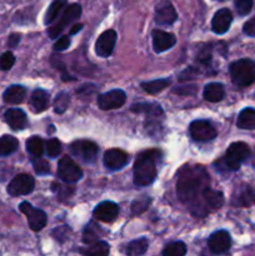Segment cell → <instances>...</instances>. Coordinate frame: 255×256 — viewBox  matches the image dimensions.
I'll list each match as a JSON object with an SVG mask.
<instances>
[{
    "label": "cell",
    "mask_w": 255,
    "mask_h": 256,
    "mask_svg": "<svg viewBox=\"0 0 255 256\" xmlns=\"http://www.w3.org/2000/svg\"><path fill=\"white\" fill-rule=\"evenodd\" d=\"M209 184V175L202 168H185L180 172L176 184L178 196L182 202H192L196 200L200 192H204Z\"/></svg>",
    "instance_id": "obj_1"
},
{
    "label": "cell",
    "mask_w": 255,
    "mask_h": 256,
    "mask_svg": "<svg viewBox=\"0 0 255 256\" xmlns=\"http://www.w3.org/2000/svg\"><path fill=\"white\" fill-rule=\"evenodd\" d=\"M159 152H145L138 156L134 165V182L140 186L152 184L156 178V158Z\"/></svg>",
    "instance_id": "obj_2"
},
{
    "label": "cell",
    "mask_w": 255,
    "mask_h": 256,
    "mask_svg": "<svg viewBox=\"0 0 255 256\" xmlns=\"http://www.w3.org/2000/svg\"><path fill=\"white\" fill-rule=\"evenodd\" d=\"M230 76L238 86H248L255 82V62L252 59H240L230 65Z\"/></svg>",
    "instance_id": "obj_3"
},
{
    "label": "cell",
    "mask_w": 255,
    "mask_h": 256,
    "mask_svg": "<svg viewBox=\"0 0 255 256\" xmlns=\"http://www.w3.org/2000/svg\"><path fill=\"white\" fill-rule=\"evenodd\" d=\"M250 156V148L245 142H232L225 154V166L229 170H238L240 165Z\"/></svg>",
    "instance_id": "obj_4"
},
{
    "label": "cell",
    "mask_w": 255,
    "mask_h": 256,
    "mask_svg": "<svg viewBox=\"0 0 255 256\" xmlns=\"http://www.w3.org/2000/svg\"><path fill=\"white\" fill-rule=\"evenodd\" d=\"M58 175L65 182H76L82 179V172L74 160L64 156L58 164Z\"/></svg>",
    "instance_id": "obj_5"
},
{
    "label": "cell",
    "mask_w": 255,
    "mask_h": 256,
    "mask_svg": "<svg viewBox=\"0 0 255 256\" xmlns=\"http://www.w3.org/2000/svg\"><path fill=\"white\" fill-rule=\"evenodd\" d=\"M19 209L28 218L30 229L34 230V232H40L42 229H44V226L46 225L48 218L42 210L36 209V208H34L32 204L26 202H22Z\"/></svg>",
    "instance_id": "obj_6"
},
{
    "label": "cell",
    "mask_w": 255,
    "mask_h": 256,
    "mask_svg": "<svg viewBox=\"0 0 255 256\" xmlns=\"http://www.w3.org/2000/svg\"><path fill=\"white\" fill-rule=\"evenodd\" d=\"M98 146L89 140H76L70 145V152L74 156L84 162H92L96 159Z\"/></svg>",
    "instance_id": "obj_7"
},
{
    "label": "cell",
    "mask_w": 255,
    "mask_h": 256,
    "mask_svg": "<svg viewBox=\"0 0 255 256\" xmlns=\"http://www.w3.org/2000/svg\"><path fill=\"white\" fill-rule=\"evenodd\" d=\"M80 15H82V6H80L79 4L69 5V6L64 10V12H62V18H60V20L58 22V24H55L54 26H52L49 29V36L52 38V39H56L58 35L62 32V29L72 22L79 19Z\"/></svg>",
    "instance_id": "obj_8"
},
{
    "label": "cell",
    "mask_w": 255,
    "mask_h": 256,
    "mask_svg": "<svg viewBox=\"0 0 255 256\" xmlns=\"http://www.w3.org/2000/svg\"><path fill=\"white\" fill-rule=\"evenodd\" d=\"M190 135L196 142H210L216 136V130L208 120H195L190 124Z\"/></svg>",
    "instance_id": "obj_9"
},
{
    "label": "cell",
    "mask_w": 255,
    "mask_h": 256,
    "mask_svg": "<svg viewBox=\"0 0 255 256\" xmlns=\"http://www.w3.org/2000/svg\"><path fill=\"white\" fill-rule=\"evenodd\" d=\"M35 182L30 175L19 174L10 182L8 185V192L12 196H22V195H28L34 189Z\"/></svg>",
    "instance_id": "obj_10"
},
{
    "label": "cell",
    "mask_w": 255,
    "mask_h": 256,
    "mask_svg": "<svg viewBox=\"0 0 255 256\" xmlns=\"http://www.w3.org/2000/svg\"><path fill=\"white\" fill-rule=\"evenodd\" d=\"M126 95L122 89H114L104 92L98 98V105L102 110H112L122 108L125 104Z\"/></svg>",
    "instance_id": "obj_11"
},
{
    "label": "cell",
    "mask_w": 255,
    "mask_h": 256,
    "mask_svg": "<svg viewBox=\"0 0 255 256\" xmlns=\"http://www.w3.org/2000/svg\"><path fill=\"white\" fill-rule=\"evenodd\" d=\"M116 42V32L115 30H106L98 38L95 42V52L102 58H108L112 52Z\"/></svg>",
    "instance_id": "obj_12"
},
{
    "label": "cell",
    "mask_w": 255,
    "mask_h": 256,
    "mask_svg": "<svg viewBox=\"0 0 255 256\" xmlns=\"http://www.w3.org/2000/svg\"><path fill=\"white\" fill-rule=\"evenodd\" d=\"M208 244H209V249L212 254H224L232 246V238H230L228 232L219 230V232H215L209 238V242Z\"/></svg>",
    "instance_id": "obj_13"
},
{
    "label": "cell",
    "mask_w": 255,
    "mask_h": 256,
    "mask_svg": "<svg viewBox=\"0 0 255 256\" xmlns=\"http://www.w3.org/2000/svg\"><path fill=\"white\" fill-rule=\"evenodd\" d=\"M129 162L126 152L120 149H110L104 154V165L110 170H119Z\"/></svg>",
    "instance_id": "obj_14"
},
{
    "label": "cell",
    "mask_w": 255,
    "mask_h": 256,
    "mask_svg": "<svg viewBox=\"0 0 255 256\" xmlns=\"http://www.w3.org/2000/svg\"><path fill=\"white\" fill-rule=\"evenodd\" d=\"M119 214V206L112 202H102L94 209V218L99 222H110Z\"/></svg>",
    "instance_id": "obj_15"
},
{
    "label": "cell",
    "mask_w": 255,
    "mask_h": 256,
    "mask_svg": "<svg viewBox=\"0 0 255 256\" xmlns=\"http://www.w3.org/2000/svg\"><path fill=\"white\" fill-rule=\"evenodd\" d=\"M232 22V14L229 9L222 8V9L218 10L212 20V32H216V34H224V32H226L229 30Z\"/></svg>",
    "instance_id": "obj_16"
},
{
    "label": "cell",
    "mask_w": 255,
    "mask_h": 256,
    "mask_svg": "<svg viewBox=\"0 0 255 256\" xmlns=\"http://www.w3.org/2000/svg\"><path fill=\"white\" fill-rule=\"evenodd\" d=\"M176 42V38L172 32H162V30H154L152 32V46L156 52H166L172 48Z\"/></svg>",
    "instance_id": "obj_17"
},
{
    "label": "cell",
    "mask_w": 255,
    "mask_h": 256,
    "mask_svg": "<svg viewBox=\"0 0 255 256\" xmlns=\"http://www.w3.org/2000/svg\"><path fill=\"white\" fill-rule=\"evenodd\" d=\"M178 14L174 6L169 2L158 5L156 12H155V22L159 25H172L176 20Z\"/></svg>",
    "instance_id": "obj_18"
},
{
    "label": "cell",
    "mask_w": 255,
    "mask_h": 256,
    "mask_svg": "<svg viewBox=\"0 0 255 256\" xmlns=\"http://www.w3.org/2000/svg\"><path fill=\"white\" fill-rule=\"evenodd\" d=\"M5 120L12 130H22L26 125V115L22 109H9L5 112Z\"/></svg>",
    "instance_id": "obj_19"
},
{
    "label": "cell",
    "mask_w": 255,
    "mask_h": 256,
    "mask_svg": "<svg viewBox=\"0 0 255 256\" xmlns=\"http://www.w3.org/2000/svg\"><path fill=\"white\" fill-rule=\"evenodd\" d=\"M50 102V95L49 92H45L42 89H36L32 94V99H30V105L34 109V112H42L49 106Z\"/></svg>",
    "instance_id": "obj_20"
},
{
    "label": "cell",
    "mask_w": 255,
    "mask_h": 256,
    "mask_svg": "<svg viewBox=\"0 0 255 256\" xmlns=\"http://www.w3.org/2000/svg\"><path fill=\"white\" fill-rule=\"evenodd\" d=\"M26 90L22 85H12L4 92L2 99L8 104H20L25 99Z\"/></svg>",
    "instance_id": "obj_21"
},
{
    "label": "cell",
    "mask_w": 255,
    "mask_h": 256,
    "mask_svg": "<svg viewBox=\"0 0 255 256\" xmlns=\"http://www.w3.org/2000/svg\"><path fill=\"white\" fill-rule=\"evenodd\" d=\"M232 204L238 206H250L255 204V190L249 186L240 189L232 198Z\"/></svg>",
    "instance_id": "obj_22"
},
{
    "label": "cell",
    "mask_w": 255,
    "mask_h": 256,
    "mask_svg": "<svg viewBox=\"0 0 255 256\" xmlns=\"http://www.w3.org/2000/svg\"><path fill=\"white\" fill-rule=\"evenodd\" d=\"M202 95H204V99L208 100V102H218L224 98V86L222 84H219V82H210V84H208L205 86Z\"/></svg>",
    "instance_id": "obj_23"
},
{
    "label": "cell",
    "mask_w": 255,
    "mask_h": 256,
    "mask_svg": "<svg viewBox=\"0 0 255 256\" xmlns=\"http://www.w3.org/2000/svg\"><path fill=\"white\" fill-rule=\"evenodd\" d=\"M236 125L240 129L255 130V109L245 108L244 110H242L238 116Z\"/></svg>",
    "instance_id": "obj_24"
},
{
    "label": "cell",
    "mask_w": 255,
    "mask_h": 256,
    "mask_svg": "<svg viewBox=\"0 0 255 256\" xmlns=\"http://www.w3.org/2000/svg\"><path fill=\"white\" fill-rule=\"evenodd\" d=\"M202 198H204L208 206L212 208V209H220L222 204H224V195H222V192H218V190H212L210 188H206L202 192Z\"/></svg>",
    "instance_id": "obj_25"
},
{
    "label": "cell",
    "mask_w": 255,
    "mask_h": 256,
    "mask_svg": "<svg viewBox=\"0 0 255 256\" xmlns=\"http://www.w3.org/2000/svg\"><path fill=\"white\" fill-rule=\"evenodd\" d=\"M18 148H19V142L12 135H4L0 138V158L12 154L16 152Z\"/></svg>",
    "instance_id": "obj_26"
},
{
    "label": "cell",
    "mask_w": 255,
    "mask_h": 256,
    "mask_svg": "<svg viewBox=\"0 0 255 256\" xmlns=\"http://www.w3.org/2000/svg\"><path fill=\"white\" fill-rule=\"evenodd\" d=\"M148 248H149V242L145 238H140V239L134 240V242H129L126 246V255L128 256H142L146 252Z\"/></svg>",
    "instance_id": "obj_27"
},
{
    "label": "cell",
    "mask_w": 255,
    "mask_h": 256,
    "mask_svg": "<svg viewBox=\"0 0 255 256\" xmlns=\"http://www.w3.org/2000/svg\"><path fill=\"white\" fill-rule=\"evenodd\" d=\"M169 85H170L169 79H156V80H152V82H142V88L144 89L145 92H148V94H158V92L166 89Z\"/></svg>",
    "instance_id": "obj_28"
},
{
    "label": "cell",
    "mask_w": 255,
    "mask_h": 256,
    "mask_svg": "<svg viewBox=\"0 0 255 256\" xmlns=\"http://www.w3.org/2000/svg\"><path fill=\"white\" fill-rule=\"evenodd\" d=\"M65 5H66V0H54V2L50 4V6L48 8L46 14H45V24H52L55 19L58 18V15L62 12V10L64 9Z\"/></svg>",
    "instance_id": "obj_29"
},
{
    "label": "cell",
    "mask_w": 255,
    "mask_h": 256,
    "mask_svg": "<svg viewBox=\"0 0 255 256\" xmlns=\"http://www.w3.org/2000/svg\"><path fill=\"white\" fill-rule=\"evenodd\" d=\"M109 249V245L105 242H98L90 245L88 249L82 250V254L85 256H108Z\"/></svg>",
    "instance_id": "obj_30"
},
{
    "label": "cell",
    "mask_w": 255,
    "mask_h": 256,
    "mask_svg": "<svg viewBox=\"0 0 255 256\" xmlns=\"http://www.w3.org/2000/svg\"><path fill=\"white\" fill-rule=\"evenodd\" d=\"M44 142L40 139L39 136H32L30 139H28L26 142V150L32 155L34 158L40 156V155L44 152Z\"/></svg>",
    "instance_id": "obj_31"
},
{
    "label": "cell",
    "mask_w": 255,
    "mask_h": 256,
    "mask_svg": "<svg viewBox=\"0 0 255 256\" xmlns=\"http://www.w3.org/2000/svg\"><path fill=\"white\" fill-rule=\"evenodd\" d=\"M185 254H186V246L182 242H172L162 250V256H185Z\"/></svg>",
    "instance_id": "obj_32"
},
{
    "label": "cell",
    "mask_w": 255,
    "mask_h": 256,
    "mask_svg": "<svg viewBox=\"0 0 255 256\" xmlns=\"http://www.w3.org/2000/svg\"><path fill=\"white\" fill-rule=\"evenodd\" d=\"M132 112H145L149 115H160L162 114V108L156 104H135L132 106Z\"/></svg>",
    "instance_id": "obj_33"
},
{
    "label": "cell",
    "mask_w": 255,
    "mask_h": 256,
    "mask_svg": "<svg viewBox=\"0 0 255 256\" xmlns=\"http://www.w3.org/2000/svg\"><path fill=\"white\" fill-rule=\"evenodd\" d=\"M99 230L100 228L94 225L92 222L88 225L84 230L82 242H84L85 244H95V242H98V239H99Z\"/></svg>",
    "instance_id": "obj_34"
},
{
    "label": "cell",
    "mask_w": 255,
    "mask_h": 256,
    "mask_svg": "<svg viewBox=\"0 0 255 256\" xmlns=\"http://www.w3.org/2000/svg\"><path fill=\"white\" fill-rule=\"evenodd\" d=\"M32 162L36 174L46 175L50 172V165L46 160L42 159V158H34V159L32 160Z\"/></svg>",
    "instance_id": "obj_35"
},
{
    "label": "cell",
    "mask_w": 255,
    "mask_h": 256,
    "mask_svg": "<svg viewBox=\"0 0 255 256\" xmlns=\"http://www.w3.org/2000/svg\"><path fill=\"white\" fill-rule=\"evenodd\" d=\"M69 102H70L69 95L65 94V92L59 94L56 96V99H55V102H54L55 112H60V114H62V112H64L65 109H68V106H69Z\"/></svg>",
    "instance_id": "obj_36"
},
{
    "label": "cell",
    "mask_w": 255,
    "mask_h": 256,
    "mask_svg": "<svg viewBox=\"0 0 255 256\" xmlns=\"http://www.w3.org/2000/svg\"><path fill=\"white\" fill-rule=\"evenodd\" d=\"M62 152V144L59 140L52 139L46 142V152L49 158H56Z\"/></svg>",
    "instance_id": "obj_37"
},
{
    "label": "cell",
    "mask_w": 255,
    "mask_h": 256,
    "mask_svg": "<svg viewBox=\"0 0 255 256\" xmlns=\"http://www.w3.org/2000/svg\"><path fill=\"white\" fill-rule=\"evenodd\" d=\"M254 0H236L235 2V8L240 15H248L252 9Z\"/></svg>",
    "instance_id": "obj_38"
},
{
    "label": "cell",
    "mask_w": 255,
    "mask_h": 256,
    "mask_svg": "<svg viewBox=\"0 0 255 256\" xmlns=\"http://www.w3.org/2000/svg\"><path fill=\"white\" fill-rule=\"evenodd\" d=\"M15 64V56L12 52H6L0 56V69L9 70Z\"/></svg>",
    "instance_id": "obj_39"
},
{
    "label": "cell",
    "mask_w": 255,
    "mask_h": 256,
    "mask_svg": "<svg viewBox=\"0 0 255 256\" xmlns=\"http://www.w3.org/2000/svg\"><path fill=\"white\" fill-rule=\"evenodd\" d=\"M149 202H150L149 199L148 200L146 199L136 200V202L132 204V212H134V214H140V212H144V210L146 209V206L149 205Z\"/></svg>",
    "instance_id": "obj_40"
},
{
    "label": "cell",
    "mask_w": 255,
    "mask_h": 256,
    "mask_svg": "<svg viewBox=\"0 0 255 256\" xmlns=\"http://www.w3.org/2000/svg\"><path fill=\"white\" fill-rule=\"evenodd\" d=\"M70 46V38L69 36H62L54 44L55 50H65Z\"/></svg>",
    "instance_id": "obj_41"
},
{
    "label": "cell",
    "mask_w": 255,
    "mask_h": 256,
    "mask_svg": "<svg viewBox=\"0 0 255 256\" xmlns=\"http://www.w3.org/2000/svg\"><path fill=\"white\" fill-rule=\"evenodd\" d=\"M244 32L246 35H250V36H255V16L252 19L248 20L244 25Z\"/></svg>",
    "instance_id": "obj_42"
},
{
    "label": "cell",
    "mask_w": 255,
    "mask_h": 256,
    "mask_svg": "<svg viewBox=\"0 0 255 256\" xmlns=\"http://www.w3.org/2000/svg\"><path fill=\"white\" fill-rule=\"evenodd\" d=\"M20 42V35L19 34H12L9 38V46L14 48L16 46L18 42Z\"/></svg>",
    "instance_id": "obj_43"
},
{
    "label": "cell",
    "mask_w": 255,
    "mask_h": 256,
    "mask_svg": "<svg viewBox=\"0 0 255 256\" xmlns=\"http://www.w3.org/2000/svg\"><path fill=\"white\" fill-rule=\"evenodd\" d=\"M82 24H76V25H74V26L72 28V30H70V34H72V35L76 34V32H79L80 30H82Z\"/></svg>",
    "instance_id": "obj_44"
},
{
    "label": "cell",
    "mask_w": 255,
    "mask_h": 256,
    "mask_svg": "<svg viewBox=\"0 0 255 256\" xmlns=\"http://www.w3.org/2000/svg\"><path fill=\"white\" fill-rule=\"evenodd\" d=\"M219 2H222V0H219Z\"/></svg>",
    "instance_id": "obj_45"
},
{
    "label": "cell",
    "mask_w": 255,
    "mask_h": 256,
    "mask_svg": "<svg viewBox=\"0 0 255 256\" xmlns=\"http://www.w3.org/2000/svg\"><path fill=\"white\" fill-rule=\"evenodd\" d=\"M254 165H255V162H254Z\"/></svg>",
    "instance_id": "obj_46"
}]
</instances>
